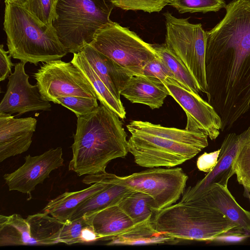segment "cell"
I'll return each mask as SVG.
<instances>
[{
  "instance_id": "1",
  "label": "cell",
  "mask_w": 250,
  "mask_h": 250,
  "mask_svg": "<svg viewBox=\"0 0 250 250\" xmlns=\"http://www.w3.org/2000/svg\"><path fill=\"white\" fill-rule=\"evenodd\" d=\"M117 114L103 104L77 117L68 169L79 176L105 172L108 164L127 154V134Z\"/></svg>"
},
{
  "instance_id": "2",
  "label": "cell",
  "mask_w": 250,
  "mask_h": 250,
  "mask_svg": "<svg viewBox=\"0 0 250 250\" xmlns=\"http://www.w3.org/2000/svg\"><path fill=\"white\" fill-rule=\"evenodd\" d=\"M5 4L3 29L11 57L37 65L61 60L68 53L53 25L42 23L23 7Z\"/></svg>"
},
{
  "instance_id": "3",
  "label": "cell",
  "mask_w": 250,
  "mask_h": 250,
  "mask_svg": "<svg viewBox=\"0 0 250 250\" xmlns=\"http://www.w3.org/2000/svg\"><path fill=\"white\" fill-rule=\"evenodd\" d=\"M151 221L157 231L176 239L211 242L218 235L237 229L218 210L195 200L180 201L165 208L154 213Z\"/></svg>"
},
{
  "instance_id": "4",
  "label": "cell",
  "mask_w": 250,
  "mask_h": 250,
  "mask_svg": "<svg viewBox=\"0 0 250 250\" xmlns=\"http://www.w3.org/2000/svg\"><path fill=\"white\" fill-rule=\"evenodd\" d=\"M111 0H57L52 25L68 53L82 51L97 31L110 22Z\"/></svg>"
},
{
  "instance_id": "5",
  "label": "cell",
  "mask_w": 250,
  "mask_h": 250,
  "mask_svg": "<svg viewBox=\"0 0 250 250\" xmlns=\"http://www.w3.org/2000/svg\"><path fill=\"white\" fill-rule=\"evenodd\" d=\"M89 44L134 75H143L145 66L158 57L152 44L112 21L99 29Z\"/></svg>"
},
{
  "instance_id": "6",
  "label": "cell",
  "mask_w": 250,
  "mask_h": 250,
  "mask_svg": "<svg viewBox=\"0 0 250 250\" xmlns=\"http://www.w3.org/2000/svg\"><path fill=\"white\" fill-rule=\"evenodd\" d=\"M166 19L165 44L186 65L196 80L200 91L207 93L206 75V32L201 23L177 18L169 12Z\"/></svg>"
},
{
  "instance_id": "7",
  "label": "cell",
  "mask_w": 250,
  "mask_h": 250,
  "mask_svg": "<svg viewBox=\"0 0 250 250\" xmlns=\"http://www.w3.org/2000/svg\"><path fill=\"white\" fill-rule=\"evenodd\" d=\"M188 179L181 167H153L128 176L116 175L113 181L151 197L155 213L177 202L184 192Z\"/></svg>"
},
{
  "instance_id": "8",
  "label": "cell",
  "mask_w": 250,
  "mask_h": 250,
  "mask_svg": "<svg viewBox=\"0 0 250 250\" xmlns=\"http://www.w3.org/2000/svg\"><path fill=\"white\" fill-rule=\"evenodd\" d=\"M128 140V151L139 166L172 167L191 159L202 149L171 139L147 133L132 131Z\"/></svg>"
},
{
  "instance_id": "9",
  "label": "cell",
  "mask_w": 250,
  "mask_h": 250,
  "mask_svg": "<svg viewBox=\"0 0 250 250\" xmlns=\"http://www.w3.org/2000/svg\"><path fill=\"white\" fill-rule=\"evenodd\" d=\"M42 98L54 102L59 97L76 96L97 99L81 70L71 62L61 60L45 62L34 73Z\"/></svg>"
},
{
  "instance_id": "10",
  "label": "cell",
  "mask_w": 250,
  "mask_h": 250,
  "mask_svg": "<svg viewBox=\"0 0 250 250\" xmlns=\"http://www.w3.org/2000/svg\"><path fill=\"white\" fill-rule=\"evenodd\" d=\"M163 82L170 96L186 114L187 122L185 129L201 130L210 139H216L220 134L222 125L221 119L213 107L199 94L187 89L172 78H167Z\"/></svg>"
},
{
  "instance_id": "11",
  "label": "cell",
  "mask_w": 250,
  "mask_h": 250,
  "mask_svg": "<svg viewBox=\"0 0 250 250\" xmlns=\"http://www.w3.org/2000/svg\"><path fill=\"white\" fill-rule=\"evenodd\" d=\"M26 63L15 64L14 71L8 77L6 92L0 103V112L21 116L36 111H49L51 104L43 99L38 85H31L25 73Z\"/></svg>"
},
{
  "instance_id": "12",
  "label": "cell",
  "mask_w": 250,
  "mask_h": 250,
  "mask_svg": "<svg viewBox=\"0 0 250 250\" xmlns=\"http://www.w3.org/2000/svg\"><path fill=\"white\" fill-rule=\"evenodd\" d=\"M62 149L60 146L42 154L25 157L24 163L17 169L3 175L9 190L30 194L36 187L42 184L54 170L63 165Z\"/></svg>"
},
{
  "instance_id": "13",
  "label": "cell",
  "mask_w": 250,
  "mask_h": 250,
  "mask_svg": "<svg viewBox=\"0 0 250 250\" xmlns=\"http://www.w3.org/2000/svg\"><path fill=\"white\" fill-rule=\"evenodd\" d=\"M250 140V127L239 135L231 133L227 135L221 145L217 163L213 169L197 184L188 187L183 193L180 202L192 200L208 187L218 184L228 187L229 179L235 174L234 163L243 146Z\"/></svg>"
},
{
  "instance_id": "14",
  "label": "cell",
  "mask_w": 250,
  "mask_h": 250,
  "mask_svg": "<svg viewBox=\"0 0 250 250\" xmlns=\"http://www.w3.org/2000/svg\"><path fill=\"white\" fill-rule=\"evenodd\" d=\"M0 112V162L26 152L36 131L37 120L29 117L15 118Z\"/></svg>"
},
{
  "instance_id": "15",
  "label": "cell",
  "mask_w": 250,
  "mask_h": 250,
  "mask_svg": "<svg viewBox=\"0 0 250 250\" xmlns=\"http://www.w3.org/2000/svg\"><path fill=\"white\" fill-rule=\"evenodd\" d=\"M115 174L106 172L89 174L82 182L90 185L77 191L65 192L51 200L43 209L46 213L62 222L70 220L79 206L86 200L104 189Z\"/></svg>"
},
{
  "instance_id": "16",
  "label": "cell",
  "mask_w": 250,
  "mask_h": 250,
  "mask_svg": "<svg viewBox=\"0 0 250 250\" xmlns=\"http://www.w3.org/2000/svg\"><path fill=\"white\" fill-rule=\"evenodd\" d=\"M192 200L208 205L218 210L233 223L237 229L250 233V211L239 205L228 187L212 185Z\"/></svg>"
},
{
  "instance_id": "17",
  "label": "cell",
  "mask_w": 250,
  "mask_h": 250,
  "mask_svg": "<svg viewBox=\"0 0 250 250\" xmlns=\"http://www.w3.org/2000/svg\"><path fill=\"white\" fill-rule=\"evenodd\" d=\"M81 51L112 95L121 101L122 89L134 75L89 44L85 45Z\"/></svg>"
},
{
  "instance_id": "18",
  "label": "cell",
  "mask_w": 250,
  "mask_h": 250,
  "mask_svg": "<svg viewBox=\"0 0 250 250\" xmlns=\"http://www.w3.org/2000/svg\"><path fill=\"white\" fill-rule=\"evenodd\" d=\"M132 103L148 106L150 108L161 107L165 99L170 95L163 82L158 79L143 75H133L121 92Z\"/></svg>"
},
{
  "instance_id": "19",
  "label": "cell",
  "mask_w": 250,
  "mask_h": 250,
  "mask_svg": "<svg viewBox=\"0 0 250 250\" xmlns=\"http://www.w3.org/2000/svg\"><path fill=\"white\" fill-rule=\"evenodd\" d=\"M83 217L93 229L99 240L109 241L135 225L118 205Z\"/></svg>"
},
{
  "instance_id": "20",
  "label": "cell",
  "mask_w": 250,
  "mask_h": 250,
  "mask_svg": "<svg viewBox=\"0 0 250 250\" xmlns=\"http://www.w3.org/2000/svg\"><path fill=\"white\" fill-rule=\"evenodd\" d=\"M129 132H139L162 137L203 149L208 146V136L200 130H188L163 126L148 122L133 120L127 125Z\"/></svg>"
},
{
  "instance_id": "21",
  "label": "cell",
  "mask_w": 250,
  "mask_h": 250,
  "mask_svg": "<svg viewBox=\"0 0 250 250\" xmlns=\"http://www.w3.org/2000/svg\"><path fill=\"white\" fill-rule=\"evenodd\" d=\"M176 239L157 231L151 219L135 224L129 229L113 237L107 245H139L164 244Z\"/></svg>"
},
{
  "instance_id": "22",
  "label": "cell",
  "mask_w": 250,
  "mask_h": 250,
  "mask_svg": "<svg viewBox=\"0 0 250 250\" xmlns=\"http://www.w3.org/2000/svg\"><path fill=\"white\" fill-rule=\"evenodd\" d=\"M112 178L108 185L82 203L73 214L70 220L92 214L106 208L118 205L122 199L132 191L125 186L116 183Z\"/></svg>"
},
{
  "instance_id": "23",
  "label": "cell",
  "mask_w": 250,
  "mask_h": 250,
  "mask_svg": "<svg viewBox=\"0 0 250 250\" xmlns=\"http://www.w3.org/2000/svg\"><path fill=\"white\" fill-rule=\"evenodd\" d=\"M71 62L84 74L93 86L100 103L115 112L122 119H125L126 112L122 102L112 95L93 69L82 51L74 53Z\"/></svg>"
},
{
  "instance_id": "24",
  "label": "cell",
  "mask_w": 250,
  "mask_h": 250,
  "mask_svg": "<svg viewBox=\"0 0 250 250\" xmlns=\"http://www.w3.org/2000/svg\"><path fill=\"white\" fill-rule=\"evenodd\" d=\"M49 215L43 212L26 217L32 245H51L60 243L59 236L64 223Z\"/></svg>"
},
{
  "instance_id": "25",
  "label": "cell",
  "mask_w": 250,
  "mask_h": 250,
  "mask_svg": "<svg viewBox=\"0 0 250 250\" xmlns=\"http://www.w3.org/2000/svg\"><path fill=\"white\" fill-rule=\"evenodd\" d=\"M32 245L29 226L20 214L0 215V246Z\"/></svg>"
},
{
  "instance_id": "26",
  "label": "cell",
  "mask_w": 250,
  "mask_h": 250,
  "mask_svg": "<svg viewBox=\"0 0 250 250\" xmlns=\"http://www.w3.org/2000/svg\"><path fill=\"white\" fill-rule=\"evenodd\" d=\"M158 57L164 63L172 76L182 86L187 89L199 94V85L184 62L166 45L153 44Z\"/></svg>"
},
{
  "instance_id": "27",
  "label": "cell",
  "mask_w": 250,
  "mask_h": 250,
  "mask_svg": "<svg viewBox=\"0 0 250 250\" xmlns=\"http://www.w3.org/2000/svg\"><path fill=\"white\" fill-rule=\"evenodd\" d=\"M118 205L135 224L152 219L155 212L152 198L138 191L132 190L122 199Z\"/></svg>"
},
{
  "instance_id": "28",
  "label": "cell",
  "mask_w": 250,
  "mask_h": 250,
  "mask_svg": "<svg viewBox=\"0 0 250 250\" xmlns=\"http://www.w3.org/2000/svg\"><path fill=\"white\" fill-rule=\"evenodd\" d=\"M168 4L180 13L217 12L227 5L224 0H170Z\"/></svg>"
},
{
  "instance_id": "29",
  "label": "cell",
  "mask_w": 250,
  "mask_h": 250,
  "mask_svg": "<svg viewBox=\"0 0 250 250\" xmlns=\"http://www.w3.org/2000/svg\"><path fill=\"white\" fill-rule=\"evenodd\" d=\"M234 169L238 182L244 188L245 192L250 193V140L241 148L237 155Z\"/></svg>"
},
{
  "instance_id": "30",
  "label": "cell",
  "mask_w": 250,
  "mask_h": 250,
  "mask_svg": "<svg viewBox=\"0 0 250 250\" xmlns=\"http://www.w3.org/2000/svg\"><path fill=\"white\" fill-rule=\"evenodd\" d=\"M97 100L82 97L68 96L58 98L53 103L61 104L69 109L78 117L96 109L99 106Z\"/></svg>"
},
{
  "instance_id": "31",
  "label": "cell",
  "mask_w": 250,
  "mask_h": 250,
  "mask_svg": "<svg viewBox=\"0 0 250 250\" xmlns=\"http://www.w3.org/2000/svg\"><path fill=\"white\" fill-rule=\"evenodd\" d=\"M54 0H29L25 8L42 23L52 25L55 17Z\"/></svg>"
},
{
  "instance_id": "32",
  "label": "cell",
  "mask_w": 250,
  "mask_h": 250,
  "mask_svg": "<svg viewBox=\"0 0 250 250\" xmlns=\"http://www.w3.org/2000/svg\"><path fill=\"white\" fill-rule=\"evenodd\" d=\"M115 6L125 10H142L149 13L159 12L169 3V0H111Z\"/></svg>"
},
{
  "instance_id": "33",
  "label": "cell",
  "mask_w": 250,
  "mask_h": 250,
  "mask_svg": "<svg viewBox=\"0 0 250 250\" xmlns=\"http://www.w3.org/2000/svg\"><path fill=\"white\" fill-rule=\"evenodd\" d=\"M89 225L83 216L64 222L59 236L60 243L68 245L81 243L83 229Z\"/></svg>"
},
{
  "instance_id": "34",
  "label": "cell",
  "mask_w": 250,
  "mask_h": 250,
  "mask_svg": "<svg viewBox=\"0 0 250 250\" xmlns=\"http://www.w3.org/2000/svg\"><path fill=\"white\" fill-rule=\"evenodd\" d=\"M143 75L158 79L162 82L167 78H172L171 74L158 56L145 66Z\"/></svg>"
},
{
  "instance_id": "35",
  "label": "cell",
  "mask_w": 250,
  "mask_h": 250,
  "mask_svg": "<svg viewBox=\"0 0 250 250\" xmlns=\"http://www.w3.org/2000/svg\"><path fill=\"white\" fill-rule=\"evenodd\" d=\"M250 236L249 232L242 229H232L218 235L211 242L222 244L238 243L244 241Z\"/></svg>"
},
{
  "instance_id": "36",
  "label": "cell",
  "mask_w": 250,
  "mask_h": 250,
  "mask_svg": "<svg viewBox=\"0 0 250 250\" xmlns=\"http://www.w3.org/2000/svg\"><path fill=\"white\" fill-rule=\"evenodd\" d=\"M220 149L211 152H204L197 159L196 165L198 169L205 172L212 170L217 163Z\"/></svg>"
},
{
  "instance_id": "37",
  "label": "cell",
  "mask_w": 250,
  "mask_h": 250,
  "mask_svg": "<svg viewBox=\"0 0 250 250\" xmlns=\"http://www.w3.org/2000/svg\"><path fill=\"white\" fill-rule=\"evenodd\" d=\"M9 52L4 49L3 44L0 45V81L8 78L11 73V68L15 64L11 62Z\"/></svg>"
},
{
  "instance_id": "38",
  "label": "cell",
  "mask_w": 250,
  "mask_h": 250,
  "mask_svg": "<svg viewBox=\"0 0 250 250\" xmlns=\"http://www.w3.org/2000/svg\"><path fill=\"white\" fill-rule=\"evenodd\" d=\"M98 240V237L90 225L83 228L81 237V243H91Z\"/></svg>"
},
{
  "instance_id": "39",
  "label": "cell",
  "mask_w": 250,
  "mask_h": 250,
  "mask_svg": "<svg viewBox=\"0 0 250 250\" xmlns=\"http://www.w3.org/2000/svg\"><path fill=\"white\" fill-rule=\"evenodd\" d=\"M29 0H5V2H7L25 8Z\"/></svg>"
},
{
  "instance_id": "40",
  "label": "cell",
  "mask_w": 250,
  "mask_h": 250,
  "mask_svg": "<svg viewBox=\"0 0 250 250\" xmlns=\"http://www.w3.org/2000/svg\"><path fill=\"white\" fill-rule=\"evenodd\" d=\"M55 1V3H56V1H57V0H54Z\"/></svg>"
},
{
  "instance_id": "41",
  "label": "cell",
  "mask_w": 250,
  "mask_h": 250,
  "mask_svg": "<svg viewBox=\"0 0 250 250\" xmlns=\"http://www.w3.org/2000/svg\"><path fill=\"white\" fill-rule=\"evenodd\" d=\"M249 197H250V195H249Z\"/></svg>"
}]
</instances>
